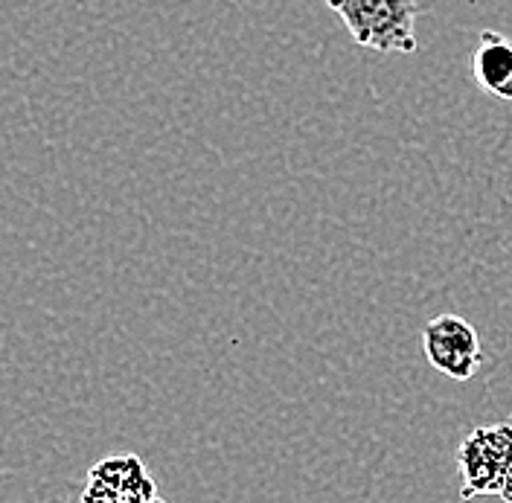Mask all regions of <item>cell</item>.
<instances>
[{
	"mask_svg": "<svg viewBox=\"0 0 512 503\" xmlns=\"http://www.w3.org/2000/svg\"><path fill=\"white\" fill-rule=\"evenodd\" d=\"M352 41L376 53H414L416 0H326Z\"/></svg>",
	"mask_w": 512,
	"mask_h": 503,
	"instance_id": "1",
	"label": "cell"
},
{
	"mask_svg": "<svg viewBox=\"0 0 512 503\" xmlns=\"http://www.w3.org/2000/svg\"><path fill=\"white\" fill-rule=\"evenodd\" d=\"M422 349L434 370L457 381H469L483 361L478 332L472 329V323L457 315L428 320V326L422 329Z\"/></svg>",
	"mask_w": 512,
	"mask_h": 503,
	"instance_id": "2",
	"label": "cell"
},
{
	"mask_svg": "<svg viewBox=\"0 0 512 503\" xmlns=\"http://www.w3.org/2000/svg\"><path fill=\"white\" fill-rule=\"evenodd\" d=\"M472 73L480 91L512 102V41L501 32H480L478 50L472 56Z\"/></svg>",
	"mask_w": 512,
	"mask_h": 503,
	"instance_id": "3",
	"label": "cell"
},
{
	"mask_svg": "<svg viewBox=\"0 0 512 503\" xmlns=\"http://www.w3.org/2000/svg\"><path fill=\"white\" fill-rule=\"evenodd\" d=\"M495 495L504 498V503H512V466L501 474V483H498V492Z\"/></svg>",
	"mask_w": 512,
	"mask_h": 503,
	"instance_id": "4",
	"label": "cell"
}]
</instances>
